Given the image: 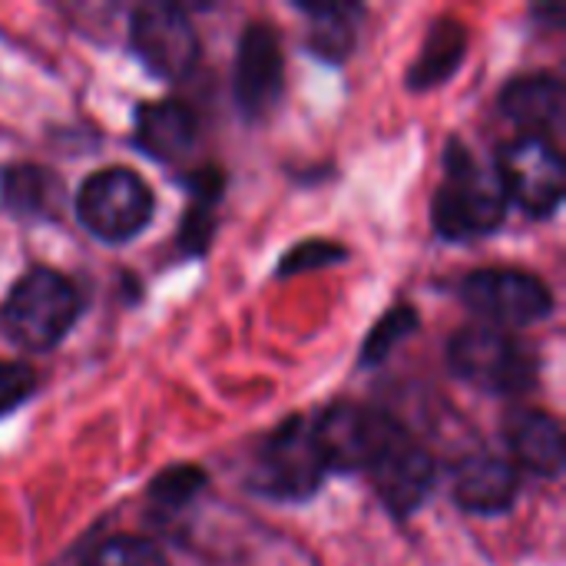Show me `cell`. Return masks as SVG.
<instances>
[{
	"mask_svg": "<svg viewBox=\"0 0 566 566\" xmlns=\"http://www.w3.org/2000/svg\"><path fill=\"white\" fill-rule=\"evenodd\" d=\"M507 219V196L491 166H484L461 139L444 149V179L431 202L434 232L448 242L491 235Z\"/></svg>",
	"mask_w": 566,
	"mask_h": 566,
	"instance_id": "obj_1",
	"label": "cell"
},
{
	"mask_svg": "<svg viewBox=\"0 0 566 566\" xmlns=\"http://www.w3.org/2000/svg\"><path fill=\"white\" fill-rule=\"evenodd\" d=\"M80 315H83L80 289L73 285V279L46 265L27 269L7 292L0 308L3 332L23 352H36V355L63 345V338L73 332Z\"/></svg>",
	"mask_w": 566,
	"mask_h": 566,
	"instance_id": "obj_2",
	"label": "cell"
},
{
	"mask_svg": "<svg viewBox=\"0 0 566 566\" xmlns=\"http://www.w3.org/2000/svg\"><path fill=\"white\" fill-rule=\"evenodd\" d=\"M448 368L484 395H524L537 385V352L514 332L494 325H468L448 345Z\"/></svg>",
	"mask_w": 566,
	"mask_h": 566,
	"instance_id": "obj_3",
	"label": "cell"
},
{
	"mask_svg": "<svg viewBox=\"0 0 566 566\" xmlns=\"http://www.w3.org/2000/svg\"><path fill=\"white\" fill-rule=\"evenodd\" d=\"M325 478H328V464L312 434V421L289 418L255 451L249 488L269 501L302 504L322 491Z\"/></svg>",
	"mask_w": 566,
	"mask_h": 566,
	"instance_id": "obj_4",
	"label": "cell"
},
{
	"mask_svg": "<svg viewBox=\"0 0 566 566\" xmlns=\"http://www.w3.org/2000/svg\"><path fill=\"white\" fill-rule=\"evenodd\" d=\"M73 206L80 226L90 235L109 245H123L149 229L156 196L139 172L126 166H106L83 179Z\"/></svg>",
	"mask_w": 566,
	"mask_h": 566,
	"instance_id": "obj_5",
	"label": "cell"
},
{
	"mask_svg": "<svg viewBox=\"0 0 566 566\" xmlns=\"http://www.w3.org/2000/svg\"><path fill=\"white\" fill-rule=\"evenodd\" d=\"M494 172L501 179L507 206L514 202L531 219H551L564 202L566 169L554 139L521 133L517 139L501 146Z\"/></svg>",
	"mask_w": 566,
	"mask_h": 566,
	"instance_id": "obj_6",
	"label": "cell"
},
{
	"mask_svg": "<svg viewBox=\"0 0 566 566\" xmlns=\"http://www.w3.org/2000/svg\"><path fill=\"white\" fill-rule=\"evenodd\" d=\"M461 302L494 328H527L554 315L551 285L521 269H478L461 282Z\"/></svg>",
	"mask_w": 566,
	"mask_h": 566,
	"instance_id": "obj_7",
	"label": "cell"
},
{
	"mask_svg": "<svg viewBox=\"0 0 566 566\" xmlns=\"http://www.w3.org/2000/svg\"><path fill=\"white\" fill-rule=\"evenodd\" d=\"M405 428L388 418L385 411L338 401L325 408L312 421V434L318 441V451L328 464V474H352V471H371L378 454L401 434Z\"/></svg>",
	"mask_w": 566,
	"mask_h": 566,
	"instance_id": "obj_8",
	"label": "cell"
},
{
	"mask_svg": "<svg viewBox=\"0 0 566 566\" xmlns=\"http://www.w3.org/2000/svg\"><path fill=\"white\" fill-rule=\"evenodd\" d=\"M129 46L136 60L159 80H182L199 60V36L182 7L143 3L129 13Z\"/></svg>",
	"mask_w": 566,
	"mask_h": 566,
	"instance_id": "obj_9",
	"label": "cell"
},
{
	"mask_svg": "<svg viewBox=\"0 0 566 566\" xmlns=\"http://www.w3.org/2000/svg\"><path fill=\"white\" fill-rule=\"evenodd\" d=\"M232 93L245 119L269 116L285 93V53L269 23H249L239 36Z\"/></svg>",
	"mask_w": 566,
	"mask_h": 566,
	"instance_id": "obj_10",
	"label": "cell"
},
{
	"mask_svg": "<svg viewBox=\"0 0 566 566\" xmlns=\"http://www.w3.org/2000/svg\"><path fill=\"white\" fill-rule=\"evenodd\" d=\"M368 474H371V484H375L381 504L401 521L424 507V501L431 497L434 481H438L434 461L405 431L378 454V461L371 464Z\"/></svg>",
	"mask_w": 566,
	"mask_h": 566,
	"instance_id": "obj_11",
	"label": "cell"
},
{
	"mask_svg": "<svg viewBox=\"0 0 566 566\" xmlns=\"http://www.w3.org/2000/svg\"><path fill=\"white\" fill-rule=\"evenodd\" d=\"M521 471L497 454H471L454 468V504L478 517H501L514 507Z\"/></svg>",
	"mask_w": 566,
	"mask_h": 566,
	"instance_id": "obj_12",
	"label": "cell"
},
{
	"mask_svg": "<svg viewBox=\"0 0 566 566\" xmlns=\"http://www.w3.org/2000/svg\"><path fill=\"white\" fill-rule=\"evenodd\" d=\"M199 139L196 113L179 99H153L136 109L133 143L156 163H179Z\"/></svg>",
	"mask_w": 566,
	"mask_h": 566,
	"instance_id": "obj_13",
	"label": "cell"
},
{
	"mask_svg": "<svg viewBox=\"0 0 566 566\" xmlns=\"http://www.w3.org/2000/svg\"><path fill=\"white\" fill-rule=\"evenodd\" d=\"M507 448H511V464L521 471H531L544 481H560L566 468L564 428L557 418L544 411H517L507 418L504 428Z\"/></svg>",
	"mask_w": 566,
	"mask_h": 566,
	"instance_id": "obj_14",
	"label": "cell"
},
{
	"mask_svg": "<svg viewBox=\"0 0 566 566\" xmlns=\"http://www.w3.org/2000/svg\"><path fill=\"white\" fill-rule=\"evenodd\" d=\"M566 90L551 73L517 76L501 90V113L524 129V136L554 139L564 129Z\"/></svg>",
	"mask_w": 566,
	"mask_h": 566,
	"instance_id": "obj_15",
	"label": "cell"
},
{
	"mask_svg": "<svg viewBox=\"0 0 566 566\" xmlns=\"http://www.w3.org/2000/svg\"><path fill=\"white\" fill-rule=\"evenodd\" d=\"M0 202L10 216L27 222H53L63 212V179L36 163H13L0 172Z\"/></svg>",
	"mask_w": 566,
	"mask_h": 566,
	"instance_id": "obj_16",
	"label": "cell"
},
{
	"mask_svg": "<svg viewBox=\"0 0 566 566\" xmlns=\"http://www.w3.org/2000/svg\"><path fill=\"white\" fill-rule=\"evenodd\" d=\"M464 53H468V27L454 17H441L438 23H431L418 60L408 66V76H405L408 90L424 93V90L448 83L464 63Z\"/></svg>",
	"mask_w": 566,
	"mask_h": 566,
	"instance_id": "obj_17",
	"label": "cell"
},
{
	"mask_svg": "<svg viewBox=\"0 0 566 566\" xmlns=\"http://www.w3.org/2000/svg\"><path fill=\"white\" fill-rule=\"evenodd\" d=\"M302 13L308 17V53L325 63H345L358 43L365 10L358 3H302Z\"/></svg>",
	"mask_w": 566,
	"mask_h": 566,
	"instance_id": "obj_18",
	"label": "cell"
},
{
	"mask_svg": "<svg viewBox=\"0 0 566 566\" xmlns=\"http://www.w3.org/2000/svg\"><path fill=\"white\" fill-rule=\"evenodd\" d=\"M209 478L202 468L196 464H176V468H166L156 474V481L149 484V511L156 521L169 524L176 521L179 514H186L206 491Z\"/></svg>",
	"mask_w": 566,
	"mask_h": 566,
	"instance_id": "obj_19",
	"label": "cell"
},
{
	"mask_svg": "<svg viewBox=\"0 0 566 566\" xmlns=\"http://www.w3.org/2000/svg\"><path fill=\"white\" fill-rule=\"evenodd\" d=\"M80 566H169V560L156 541L119 534V537H106L103 544H96L80 560Z\"/></svg>",
	"mask_w": 566,
	"mask_h": 566,
	"instance_id": "obj_20",
	"label": "cell"
},
{
	"mask_svg": "<svg viewBox=\"0 0 566 566\" xmlns=\"http://www.w3.org/2000/svg\"><path fill=\"white\" fill-rule=\"evenodd\" d=\"M418 328V312L415 308H391L388 315H381V322L371 328V335L365 338V348H361V368H371V365H381L391 348L408 338L411 332Z\"/></svg>",
	"mask_w": 566,
	"mask_h": 566,
	"instance_id": "obj_21",
	"label": "cell"
},
{
	"mask_svg": "<svg viewBox=\"0 0 566 566\" xmlns=\"http://www.w3.org/2000/svg\"><path fill=\"white\" fill-rule=\"evenodd\" d=\"M348 259V249L332 242V239H305L298 245H292L282 262H279V279L298 275V272H315V269H328Z\"/></svg>",
	"mask_w": 566,
	"mask_h": 566,
	"instance_id": "obj_22",
	"label": "cell"
},
{
	"mask_svg": "<svg viewBox=\"0 0 566 566\" xmlns=\"http://www.w3.org/2000/svg\"><path fill=\"white\" fill-rule=\"evenodd\" d=\"M219 199H199L192 196L189 209H186V219L179 226V245L186 255H202L212 242V232H216V216H212V206Z\"/></svg>",
	"mask_w": 566,
	"mask_h": 566,
	"instance_id": "obj_23",
	"label": "cell"
},
{
	"mask_svg": "<svg viewBox=\"0 0 566 566\" xmlns=\"http://www.w3.org/2000/svg\"><path fill=\"white\" fill-rule=\"evenodd\" d=\"M36 391V371L23 361H0V418L23 408Z\"/></svg>",
	"mask_w": 566,
	"mask_h": 566,
	"instance_id": "obj_24",
	"label": "cell"
}]
</instances>
